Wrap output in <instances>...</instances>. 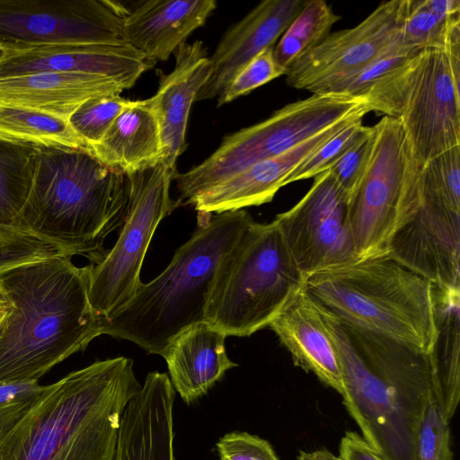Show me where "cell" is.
Listing matches in <instances>:
<instances>
[{
  "mask_svg": "<svg viewBox=\"0 0 460 460\" xmlns=\"http://www.w3.org/2000/svg\"><path fill=\"white\" fill-rule=\"evenodd\" d=\"M460 44L426 49L363 97L368 112L396 119L415 166L460 146Z\"/></svg>",
  "mask_w": 460,
  "mask_h": 460,
  "instance_id": "7",
  "label": "cell"
},
{
  "mask_svg": "<svg viewBox=\"0 0 460 460\" xmlns=\"http://www.w3.org/2000/svg\"><path fill=\"white\" fill-rule=\"evenodd\" d=\"M61 255L71 256L60 244L23 226L0 222V274Z\"/></svg>",
  "mask_w": 460,
  "mask_h": 460,
  "instance_id": "31",
  "label": "cell"
},
{
  "mask_svg": "<svg viewBox=\"0 0 460 460\" xmlns=\"http://www.w3.org/2000/svg\"><path fill=\"white\" fill-rule=\"evenodd\" d=\"M387 256L439 289L460 288V210L420 181V206L393 236Z\"/></svg>",
  "mask_w": 460,
  "mask_h": 460,
  "instance_id": "15",
  "label": "cell"
},
{
  "mask_svg": "<svg viewBox=\"0 0 460 460\" xmlns=\"http://www.w3.org/2000/svg\"><path fill=\"white\" fill-rule=\"evenodd\" d=\"M297 460H341L340 456L333 455L326 448H320L312 451H299Z\"/></svg>",
  "mask_w": 460,
  "mask_h": 460,
  "instance_id": "42",
  "label": "cell"
},
{
  "mask_svg": "<svg viewBox=\"0 0 460 460\" xmlns=\"http://www.w3.org/2000/svg\"><path fill=\"white\" fill-rule=\"evenodd\" d=\"M126 88L93 74L40 72L0 78V105L31 109L68 119L90 98L116 94Z\"/></svg>",
  "mask_w": 460,
  "mask_h": 460,
  "instance_id": "23",
  "label": "cell"
},
{
  "mask_svg": "<svg viewBox=\"0 0 460 460\" xmlns=\"http://www.w3.org/2000/svg\"><path fill=\"white\" fill-rule=\"evenodd\" d=\"M216 446L219 460H279L268 440L247 432H228Z\"/></svg>",
  "mask_w": 460,
  "mask_h": 460,
  "instance_id": "40",
  "label": "cell"
},
{
  "mask_svg": "<svg viewBox=\"0 0 460 460\" xmlns=\"http://www.w3.org/2000/svg\"><path fill=\"white\" fill-rule=\"evenodd\" d=\"M305 288L348 328L430 353L438 337L435 287L389 256L316 271Z\"/></svg>",
  "mask_w": 460,
  "mask_h": 460,
  "instance_id": "6",
  "label": "cell"
},
{
  "mask_svg": "<svg viewBox=\"0 0 460 460\" xmlns=\"http://www.w3.org/2000/svg\"><path fill=\"white\" fill-rule=\"evenodd\" d=\"M45 389L46 385L38 380L0 383V438L25 415Z\"/></svg>",
  "mask_w": 460,
  "mask_h": 460,
  "instance_id": "39",
  "label": "cell"
},
{
  "mask_svg": "<svg viewBox=\"0 0 460 460\" xmlns=\"http://www.w3.org/2000/svg\"><path fill=\"white\" fill-rule=\"evenodd\" d=\"M273 222L305 279L357 260L349 199L328 170L317 174L306 194Z\"/></svg>",
  "mask_w": 460,
  "mask_h": 460,
  "instance_id": "13",
  "label": "cell"
},
{
  "mask_svg": "<svg viewBox=\"0 0 460 460\" xmlns=\"http://www.w3.org/2000/svg\"><path fill=\"white\" fill-rule=\"evenodd\" d=\"M304 286L274 222L252 220L217 269L205 321L226 336H250L269 326Z\"/></svg>",
  "mask_w": 460,
  "mask_h": 460,
  "instance_id": "8",
  "label": "cell"
},
{
  "mask_svg": "<svg viewBox=\"0 0 460 460\" xmlns=\"http://www.w3.org/2000/svg\"><path fill=\"white\" fill-rule=\"evenodd\" d=\"M406 0L381 3L360 23L330 33L286 72L288 86L314 93L362 68L402 40Z\"/></svg>",
  "mask_w": 460,
  "mask_h": 460,
  "instance_id": "14",
  "label": "cell"
},
{
  "mask_svg": "<svg viewBox=\"0 0 460 460\" xmlns=\"http://www.w3.org/2000/svg\"><path fill=\"white\" fill-rule=\"evenodd\" d=\"M268 327L289 351L296 367L312 372L342 395L343 381L336 349L318 305L305 286L286 303Z\"/></svg>",
  "mask_w": 460,
  "mask_h": 460,
  "instance_id": "21",
  "label": "cell"
},
{
  "mask_svg": "<svg viewBox=\"0 0 460 460\" xmlns=\"http://www.w3.org/2000/svg\"><path fill=\"white\" fill-rule=\"evenodd\" d=\"M368 113L363 108L344 118L292 149L273 158L251 165L243 172L197 195L190 204L200 213H222L272 200L277 191L286 186L291 172L322 145L350 121Z\"/></svg>",
  "mask_w": 460,
  "mask_h": 460,
  "instance_id": "17",
  "label": "cell"
},
{
  "mask_svg": "<svg viewBox=\"0 0 460 460\" xmlns=\"http://www.w3.org/2000/svg\"><path fill=\"white\" fill-rule=\"evenodd\" d=\"M305 3L304 0H265L230 27L209 58V77L195 102L218 97L246 64L275 46Z\"/></svg>",
  "mask_w": 460,
  "mask_h": 460,
  "instance_id": "18",
  "label": "cell"
},
{
  "mask_svg": "<svg viewBox=\"0 0 460 460\" xmlns=\"http://www.w3.org/2000/svg\"><path fill=\"white\" fill-rule=\"evenodd\" d=\"M2 54H3V51L0 49V58H1Z\"/></svg>",
  "mask_w": 460,
  "mask_h": 460,
  "instance_id": "44",
  "label": "cell"
},
{
  "mask_svg": "<svg viewBox=\"0 0 460 460\" xmlns=\"http://www.w3.org/2000/svg\"><path fill=\"white\" fill-rule=\"evenodd\" d=\"M37 146L0 138V222L14 224L31 184Z\"/></svg>",
  "mask_w": 460,
  "mask_h": 460,
  "instance_id": "30",
  "label": "cell"
},
{
  "mask_svg": "<svg viewBox=\"0 0 460 460\" xmlns=\"http://www.w3.org/2000/svg\"><path fill=\"white\" fill-rule=\"evenodd\" d=\"M374 127H365L356 142L328 170L349 201L368 165L374 146Z\"/></svg>",
  "mask_w": 460,
  "mask_h": 460,
  "instance_id": "38",
  "label": "cell"
},
{
  "mask_svg": "<svg viewBox=\"0 0 460 460\" xmlns=\"http://www.w3.org/2000/svg\"><path fill=\"white\" fill-rule=\"evenodd\" d=\"M339 456L341 460H385L355 431H348L341 438Z\"/></svg>",
  "mask_w": 460,
  "mask_h": 460,
  "instance_id": "41",
  "label": "cell"
},
{
  "mask_svg": "<svg viewBox=\"0 0 460 460\" xmlns=\"http://www.w3.org/2000/svg\"><path fill=\"white\" fill-rule=\"evenodd\" d=\"M9 305L0 326V383L39 380L102 335V316L89 300V266L68 255L0 274Z\"/></svg>",
  "mask_w": 460,
  "mask_h": 460,
  "instance_id": "1",
  "label": "cell"
},
{
  "mask_svg": "<svg viewBox=\"0 0 460 460\" xmlns=\"http://www.w3.org/2000/svg\"><path fill=\"white\" fill-rule=\"evenodd\" d=\"M316 303L338 354L342 402L361 437L385 460H416L419 428L432 396L431 352L345 327Z\"/></svg>",
  "mask_w": 460,
  "mask_h": 460,
  "instance_id": "2",
  "label": "cell"
},
{
  "mask_svg": "<svg viewBox=\"0 0 460 460\" xmlns=\"http://www.w3.org/2000/svg\"><path fill=\"white\" fill-rule=\"evenodd\" d=\"M90 153L105 165L126 174L161 163V133L150 98L132 101L103 137L90 146Z\"/></svg>",
  "mask_w": 460,
  "mask_h": 460,
  "instance_id": "25",
  "label": "cell"
},
{
  "mask_svg": "<svg viewBox=\"0 0 460 460\" xmlns=\"http://www.w3.org/2000/svg\"><path fill=\"white\" fill-rule=\"evenodd\" d=\"M141 385L125 357L70 372L0 438V460H114L121 416Z\"/></svg>",
  "mask_w": 460,
  "mask_h": 460,
  "instance_id": "3",
  "label": "cell"
},
{
  "mask_svg": "<svg viewBox=\"0 0 460 460\" xmlns=\"http://www.w3.org/2000/svg\"><path fill=\"white\" fill-rule=\"evenodd\" d=\"M367 108L364 98L313 93L288 103L270 117L224 137L219 147L199 164L176 173L180 200L197 195L243 172L278 156L337 121Z\"/></svg>",
  "mask_w": 460,
  "mask_h": 460,
  "instance_id": "9",
  "label": "cell"
},
{
  "mask_svg": "<svg viewBox=\"0 0 460 460\" xmlns=\"http://www.w3.org/2000/svg\"><path fill=\"white\" fill-rule=\"evenodd\" d=\"M128 12L104 0H0V49L127 44Z\"/></svg>",
  "mask_w": 460,
  "mask_h": 460,
  "instance_id": "12",
  "label": "cell"
},
{
  "mask_svg": "<svg viewBox=\"0 0 460 460\" xmlns=\"http://www.w3.org/2000/svg\"><path fill=\"white\" fill-rule=\"evenodd\" d=\"M153 64L128 44L44 46L3 51L0 78L40 72L93 74L128 89Z\"/></svg>",
  "mask_w": 460,
  "mask_h": 460,
  "instance_id": "16",
  "label": "cell"
},
{
  "mask_svg": "<svg viewBox=\"0 0 460 460\" xmlns=\"http://www.w3.org/2000/svg\"><path fill=\"white\" fill-rule=\"evenodd\" d=\"M214 0H147L123 21L127 44L148 60H167L216 9Z\"/></svg>",
  "mask_w": 460,
  "mask_h": 460,
  "instance_id": "22",
  "label": "cell"
},
{
  "mask_svg": "<svg viewBox=\"0 0 460 460\" xmlns=\"http://www.w3.org/2000/svg\"><path fill=\"white\" fill-rule=\"evenodd\" d=\"M174 401L168 375L148 373L121 416L114 460H174Z\"/></svg>",
  "mask_w": 460,
  "mask_h": 460,
  "instance_id": "19",
  "label": "cell"
},
{
  "mask_svg": "<svg viewBox=\"0 0 460 460\" xmlns=\"http://www.w3.org/2000/svg\"><path fill=\"white\" fill-rule=\"evenodd\" d=\"M449 423L431 396L419 428L416 460H453Z\"/></svg>",
  "mask_w": 460,
  "mask_h": 460,
  "instance_id": "36",
  "label": "cell"
},
{
  "mask_svg": "<svg viewBox=\"0 0 460 460\" xmlns=\"http://www.w3.org/2000/svg\"><path fill=\"white\" fill-rule=\"evenodd\" d=\"M9 311V305L0 291V326L5 319Z\"/></svg>",
  "mask_w": 460,
  "mask_h": 460,
  "instance_id": "43",
  "label": "cell"
},
{
  "mask_svg": "<svg viewBox=\"0 0 460 460\" xmlns=\"http://www.w3.org/2000/svg\"><path fill=\"white\" fill-rule=\"evenodd\" d=\"M129 197L128 174L91 153L37 146L29 195L14 224L95 264L108 251V235L122 226Z\"/></svg>",
  "mask_w": 460,
  "mask_h": 460,
  "instance_id": "4",
  "label": "cell"
},
{
  "mask_svg": "<svg viewBox=\"0 0 460 460\" xmlns=\"http://www.w3.org/2000/svg\"><path fill=\"white\" fill-rule=\"evenodd\" d=\"M226 335L206 321L180 332L163 357L181 400L190 404L208 394L226 371L237 367L227 356Z\"/></svg>",
  "mask_w": 460,
  "mask_h": 460,
  "instance_id": "24",
  "label": "cell"
},
{
  "mask_svg": "<svg viewBox=\"0 0 460 460\" xmlns=\"http://www.w3.org/2000/svg\"><path fill=\"white\" fill-rule=\"evenodd\" d=\"M176 174L162 163L128 174V214L111 249L95 264L89 263V300L93 310L109 317L126 305L142 284L146 252L159 223L181 201L170 197Z\"/></svg>",
  "mask_w": 460,
  "mask_h": 460,
  "instance_id": "11",
  "label": "cell"
},
{
  "mask_svg": "<svg viewBox=\"0 0 460 460\" xmlns=\"http://www.w3.org/2000/svg\"><path fill=\"white\" fill-rule=\"evenodd\" d=\"M423 49L403 43L402 39L384 54L356 72L320 87L314 93H338L363 98L378 81Z\"/></svg>",
  "mask_w": 460,
  "mask_h": 460,
  "instance_id": "32",
  "label": "cell"
},
{
  "mask_svg": "<svg viewBox=\"0 0 460 460\" xmlns=\"http://www.w3.org/2000/svg\"><path fill=\"white\" fill-rule=\"evenodd\" d=\"M420 181L449 206L460 210V146L429 161L420 170Z\"/></svg>",
  "mask_w": 460,
  "mask_h": 460,
  "instance_id": "34",
  "label": "cell"
},
{
  "mask_svg": "<svg viewBox=\"0 0 460 460\" xmlns=\"http://www.w3.org/2000/svg\"><path fill=\"white\" fill-rule=\"evenodd\" d=\"M402 38L419 49L460 44V1L406 0Z\"/></svg>",
  "mask_w": 460,
  "mask_h": 460,
  "instance_id": "27",
  "label": "cell"
},
{
  "mask_svg": "<svg viewBox=\"0 0 460 460\" xmlns=\"http://www.w3.org/2000/svg\"><path fill=\"white\" fill-rule=\"evenodd\" d=\"M340 18L325 1H305L273 48L276 63L287 72L301 57L328 37Z\"/></svg>",
  "mask_w": 460,
  "mask_h": 460,
  "instance_id": "29",
  "label": "cell"
},
{
  "mask_svg": "<svg viewBox=\"0 0 460 460\" xmlns=\"http://www.w3.org/2000/svg\"><path fill=\"white\" fill-rule=\"evenodd\" d=\"M438 337L431 351L432 396L450 421L460 400V288L435 287Z\"/></svg>",
  "mask_w": 460,
  "mask_h": 460,
  "instance_id": "26",
  "label": "cell"
},
{
  "mask_svg": "<svg viewBox=\"0 0 460 460\" xmlns=\"http://www.w3.org/2000/svg\"><path fill=\"white\" fill-rule=\"evenodd\" d=\"M373 127L371 157L349 201L357 260L387 256L393 236L420 202V170L411 160L399 121L383 116Z\"/></svg>",
  "mask_w": 460,
  "mask_h": 460,
  "instance_id": "10",
  "label": "cell"
},
{
  "mask_svg": "<svg viewBox=\"0 0 460 460\" xmlns=\"http://www.w3.org/2000/svg\"><path fill=\"white\" fill-rule=\"evenodd\" d=\"M0 138L90 153L88 145L73 129L68 119L14 106L0 105Z\"/></svg>",
  "mask_w": 460,
  "mask_h": 460,
  "instance_id": "28",
  "label": "cell"
},
{
  "mask_svg": "<svg viewBox=\"0 0 460 460\" xmlns=\"http://www.w3.org/2000/svg\"><path fill=\"white\" fill-rule=\"evenodd\" d=\"M273 48L261 52L234 75L218 95V107L248 94L252 90L286 74V70L279 66L274 59Z\"/></svg>",
  "mask_w": 460,
  "mask_h": 460,
  "instance_id": "37",
  "label": "cell"
},
{
  "mask_svg": "<svg viewBox=\"0 0 460 460\" xmlns=\"http://www.w3.org/2000/svg\"><path fill=\"white\" fill-rule=\"evenodd\" d=\"M252 220L243 209L215 215L199 212L197 229L165 270L142 283L126 305L102 317V334L164 357L180 332L205 321L217 269Z\"/></svg>",
  "mask_w": 460,
  "mask_h": 460,
  "instance_id": "5",
  "label": "cell"
},
{
  "mask_svg": "<svg viewBox=\"0 0 460 460\" xmlns=\"http://www.w3.org/2000/svg\"><path fill=\"white\" fill-rule=\"evenodd\" d=\"M131 102L116 94L93 97L70 115L68 122L90 149L103 137L115 119Z\"/></svg>",
  "mask_w": 460,
  "mask_h": 460,
  "instance_id": "33",
  "label": "cell"
},
{
  "mask_svg": "<svg viewBox=\"0 0 460 460\" xmlns=\"http://www.w3.org/2000/svg\"><path fill=\"white\" fill-rule=\"evenodd\" d=\"M363 117L359 116L350 121L304 160L291 172L286 185L315 177L317 174L329 170L361 135L365 128L362 124Z\"/></svg>",
  "mask_w": 460,
  "mask_h": 460,
  "instance_id": "35",
  "label": "cell"
},
{
  "mask_svg": "<svg viewBox=\"0 0 460 460\" xmlns=\"http://www.w3.org/2000/svg\"><path fill=\"white\" fill-rule=\"evenodd\" d=\"M173 55V69L167 75L159 73L158 89L150 101L161 133V163L176 174L177 159L186 147L190 107L209 77L210 61L200 40L181 44Z\"/></svg>",
  "mask_w": 460,
  "mask_h": 460,
  "instance_id": "20",
  "label": "cell"
}]
</instances>
